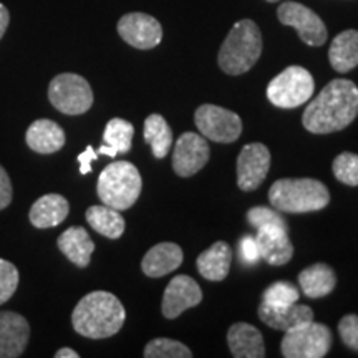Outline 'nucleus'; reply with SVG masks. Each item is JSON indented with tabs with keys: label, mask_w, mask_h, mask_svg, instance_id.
Instances as JSON below:
<instances>
[{
	"label": "nucleus",
	"mask_w": 358,
	"mask_h": 358,
	"mask_svg": "<svg viewBox=\"0 0 358 358\" xmlns=\"http://www.w3.org/2000/svg\"><path fill=\"white\" fill-rule=\"evenodd\" d=\"M358 115V87L350 80L327 83L303 111L302 123L313 134H329L347 128Z\"/></svg>",
	"instance_id": "nucleus-1"
},
{
	"label": "nucleus",
	"mask_w": 358,
	"mask_h": 358,
	"mask_svg": "<svg viewBox=\"0 0 358 358\" xmlns=\"http://www.w3.org/2000/svg\"><path fill=\"white\" fill-rule=\"evenodd\" d=\"M127 319L123 303L116 295L95 290L80 299L71 313L75 332L87 338H108L122 330Z\"/></svg>",
	"instance_id": "nucleus-2"
},
{
	"label": "nucleus",
	"mask_w": 358,
	"mask_h": 358,
	"mask_svg": "<svg viewBox=\"0 0 358 358\" xmlns=\"http://www.w3.org/2000/svg\"><path fill=\"white\" fill-rule=\"evenodd\" d=\"M268 201L282 213H313L320 211L330 203V192L319 179L284 178L271 186Z\"/></svg>",
	"instance_id": "nucleus-3"
},
{
	"label": "nucleus",
	"mask_w": 358,
	"mask_h": 358,
	"mask_svg": "<svg viewBox=\"0 0 358 358\" xmlns=\"http://www.w3.org/2000/svg\"><path fill=\"white\" fill-rule=\"evenodd\" d=\"M262 53V35L256 22H236L219 50V66L227 75H243L256 65Z\"/></svg>",
	"instance_id": "nucleus-4"
},
{
	"label": "nucleus",
	"mask_w": 358,
	"mask_h": 358,
	"mask_svg": "<svg viewBox=\"0 0 358 358\" xmlns=\"http://www.w3.org/2000/svg\"><path fill=\"white\" fill-rule=\"evenodd\" d=\"M141 174L129 161H116L103 169L98 178L96 192L103 204L124 211L140 198Z\"/></svg>",
	"instance_id": "nucleus-5"
},
{
	"label": "nucleus",
	"mask_w": 358,
	"mask_h": 358,
	"mask_svg": "<svg viewBox=\"0 0 358 358\" xmlns=\"http://www.w3.org/2000/svg\"><path fill=\"white\" fill-rule=\"evenodd\" d=\"M280 353L285 358H322L332 347V332L324 324L306 322L284 332Z\"/></svg>",
	"instance_id": "nucleus-6"
},
{
	"label": "nucleus",
	"mask_w": 358,
	"mask_h": 358,
	"mask_svg": "<svg viewBox=\"0 0 358 358\" xmlns=\"http://www.w3.org/2000/svg\"><path fill=\"white\" fill-rule=\"evenodd\" d=\"M313 88H315V83L308 70L292 65L268 83L267 98L272 105L279 108H297L310 100Z\"/></svg>",
	"instance_id": "nucleus-7"
},
{
	"label": "nucleus",
	"mask_w": 358,
	"mask_h": 358,
	"mask_svg": "<svg viewBox=\"0 0 358 358\" xmlns=\"http://www.w3.org/2000/svg\"><path fill=\"white\" fill-rule=\"evenodd\" d=\"M48 100L60 113L83 115L93 105V90L77 73H60L50 82Z\"/></svg>",
	"instance_id": "nucleus-8"
},
{
	"label": "nucleus",
	"mask_w": 358,
	"mask_h": 358,
	"mask_svg": "<svg viewBox=\"0 0 358 358\" xmlns=\"http://www.w3.org/2000/svg\"><path fill=\"white\" fill-rule=\"evenodd\" d=\"M194 123L204 138L216 143H234L243 133L239 115L217 105L199 106L194 113Z\"/></svg>",
	"instance_id": "nucleus-9"
},
{
	"label": "nucleus",
	"mask_w": 358,
	"mask_h": 358,
	"mask_svg": "<svg viewBox=\"0 0 358 358\" xmlns=\"http://www.w3.org/2000/svg\"><path fill=\"white\" fill-rule=\"evenodd\" d=\"M277 17L284 25L294 27L303 43L320 47L327 42V27L319 15L299 2L280 3Z\"/></svg>",
	"instance_id": "nucleus-10"
},
{
	"label": "nucleus",
	"mask_w": 358,
	"mask_h": 358,
	"mask_svg": "<svg viewBox=\"0 0 358 358\" xmlns=\"http://www.w3.org/2000/svg\"><path fill=\"white\" fill-rule=\"evenodd\" d=\"M271 168V153L262 143H249L237 158V186L249 192L257 189Z\"/></svg>",
	"instance_id": "nucleus-11"
},
{
	"label": "nucleus",
	"mask_w": 358,
	"mask_h": 358,
	"mask_svg": "<svg viewBox=\"0 0 358 358\" xmlns=\"http://www.w3.org/2000/svg\"><path fill=\"white\" fill-rule=\"evenodd\" d=\"M118 34L128 45L140 50L158 47L163 40V29L159 22L155 17L141 12L123 15L118 22Z\"/></svg>",
	"instance_id": "nucleus-12"
},
{
	"label": "nucleus",
	"mask_w": 358,
	"mask_h": 358,
	"mask_svg": "<svg viewBox=\"0 0 358 358\" xmlns=\"http://www.w3.org/2000/svg\"><path fill=\"white\" fill-rule=\"evenodd\" d=\"M209 145L204 136L196 133H182L173 151V169L178 176L189 178L201 171L209 161Z\"/></svg>",
	"instance_id": "nucleus-13"
},
{
	"label": "nucleus",
	"mask_w": 358,
	"mask_h": 358,
	"mask_svg": "<svg viewBox=\"0 0 358 358\" xmlns=\"http://www.w3.org/2000/svg\"><path fill=\"white\" fill-rule=\"evenodd\" d=\"M203 301V290L192 277L176 275L164 290L161 310L166 319L173 320L187 308L196 307Z\"/></svg>",
	"instance_id": "nucleus-14"
},
{
	"label": "nucleus",
	"mask_w": 358,
	"mask_h": 358,
	"mask_svg": "<svg viewBox=\"0 0 358 358\" xmlns=\"http://www.w3.org/2000/svg\"><path fill=\"white\" fill-rule=\"evenodd\" d=\"M30 325L24 315L12 310L0 312V358H17L25 352Z\"/></svg>",
	"instance_id": "nucleus-15"
},
{
	"label": "nucleus",
	"mask_w": 358,
	"mask_h": 358,
	"mask_svg": "<svg viewBox=\"0 0 358 358\" xmlns=\"http://www.w3.org/2000/svg\"><path fill=\"white\" fill-rule=\"evenodd\" d=\"M256 243L261 259L271 266H284L294 256V245L287 231L277 226H266L257 229Z\"/></svg>",
	"instance_id": "nucleus-16"
},
{
	"label": "nucleus",
	"mask_w": 358,
	"mask_h": 358,
	"mask_svg": "<svg viewBox=\"0 0 358 358\" xmlns=\"http://www.w3.org/2000/svg\"><path fill=\"white\" fill-rule=\"evenodd\" d=\"M259 319L271 329L287 332L294 327L313 320V312L310 307L301 303H285V306H271L262 302L259 306Z\"/></svg>",
	"instance_id": "nucleus-17"
},
{
	"label": "nucleus",
	"mask_w": 358,
	"mask_h": 358,
	"mask_svg": "<svg viewBox=\"0 0 358 358\" xmlns=\"http://www.w3.org/2000/svg\"><path fill=\"white\" fill-rule=\"evenodd\" d=\"M227 345L232 357L236 358H262L266 357L262 334L254 325L245 322H237L231 325L227 332Z\"/></svg>",
	"instance_id": "nucleus-18"
},
{
	"label": "nucleus",
	"mask_w": 358,
	"mask_h": 358,
	"mask_svg": "<svg viewBox=\"0 0 358 358\" xmlns=\"http://www.w3.org/2000/svg\"><path fill=\"white\" fill-rule=\"evenodd\" d=\"M27 145L35 153L52 155L64 148L66 138L62 127H58L52 120H37L30 124L25 133Z\"/></svg>",
	"instance_id": "nucleus-19"
},
{
	"label": "nucleus",
	"mask_w": 358,
	"mask_h": 358,
	"mask_svg": "<svg viewBox=\"0 0 358 358\" xmlns=\"http://www.w3.org/2000/svg\"><path fill=\"white\" fill-rule=\"evenodd\" d=\"M182 249L174 243H159L145 254L141 268L148 277H163L182 264Z\"/></svg>",
	"instance_id": "nucleus-20"
},
{
	"label": "nucleus",
	"mask_w": 358,
	"mask_h": 358,
	"mask_svg": "<svg viewBox=\"0 0 358 358\" xmlns=\"http://www.w3.org/2000/svg\"><path fill=\"white\" fill-rule=\"evenodd\" d=\"M69 213L70 204L66 198L60 194H45L30 208L29 219L37 229H48L64 222Z\"/></svg>",
	"instance_id": "nucleus-21"
},
{
	"label": "nucleus",
	"mask_w": 358,
	"mask_h": 358,
	"mask_svg": "<svg viewBox=\"0 0 358 358\" xmlns=\"http://www.w3.org/2000/svg\"><path fill=\"white\" fill-rule=\"evenodd\" d=\"M57 245L62 250V254L80 268L88 266L90 261H92L93 250H95L92 237L80 226H71L62 232V236L57 241Z\"/></svg>",
	"instance_id": "nucleus-22"
},
{
	"label": "nucleus",
	"mask_w": 358,
	"mask_h": 358,
	"mask_svg": "<svg viewBox=\"0 0 358 358\" xmlns=\"http://www.w3.org/2000/svg\"><path fill=\"white\" fill-rule=\"evenodd\" d=\"M232 261V250L222 241L214 243L198 257V271L204 279L211 282H221L229 274Z\"/></svg>",
	"instance_id": "nucleus-23"
},
{
	"label": "nucleus",
	"mask_w": 358,
	"mask_h": 358,
	"mask_svg": "<svg viewBox=\"0 0 358 358\" xmlns=\"http://www.w3.org/2000/svg\"><path fill=\"white\" fill-rule=\"evenodd\" d=\"M299 284L302 292L310 299H322L329 295L337 285V275L334 268L327 264H313V266L303 268L299 274Z\"/></svg>",
	"instance_id": "nucleus-24"
},
{
	"label": "nucleus",
	"mask_w": 358,
	"mask_h": 358,
	"mask_svg": "<svg viewBox=\"0 0 358 358\" xmlns=\"http://www.w3.org/2000/svg\"><path fill=\"white\" fill-rule=\"evenodd\" d=\"M329 60L338 73H347L358 66V30H345L334 38Z\"/></svg>",
	"instance_id": "nucleus-25"
},
{
	"label": "nucleus",
	"mask_w": 358,
	"mask_h": 358,
	"mask_svg": "<svg viewBox=\"0 0 358 358\" xmlns=\"http://www.w3.org/2000/svg\"><path fill=\"white\" fill-rule=\"evenodd\" d=\"M134 128L123 118H113L106 123L103 131V145L98 148V155L115 158L118 153H128L131 150Z\"/></svg>",
	"instance_id": "nucleus-26"
},
{
	"label": "nucleus",
	"mask_w": 358,
	"mask_h": 358,
	"mask_svg": "<svg viewBox=\"0 0 358 358\" xmlns=\"http://www.w3.org/2000/svg\"><path fill=\"white\" fill-rule=\"evenodd\" d=\"M87 221L90 226L95 229L98 234L110 237V239H118L124 232V219L118 209L110 208V206H92L87 209Z\"/></svg>",
	"instance_id": "nucleus-27"
},
{
	"label": "nucleus",
	"mask_w": 358,
	"mask_h": 358,
	"mask_svg": "<svg viewBox=\"0 0 358 358\" xmlns=\"http://www.w3.org/2000/svg\"><path fill=\"white\" fill-rule=\"evenodd\" d=\"M145 140L153 150L155 158H164L173 145V131L166 120L161 115H150L145 120Z\"/></svg>",
	"instance_id": "nucleus-28"
},
{
	"label": "nucleus",
	"mask_w": 358,
	"mask_h": 358,
	"mask_svg": "<svg viewBox=\"0 0 358 358\" xmlns=\"http://www.w3.org/2000/svg\"><path fill=\"white\" fill-rule=\"evenodd\" d=\"M146 358H191L192 352L185 343L171 338H155L145 347Z\"/></svg>",
	"instance_id": "nucleus-29"
},
{
	"label": "nucleus",
	"mask_w": 358,
	"mask_h": 358,
	"mask_svg": "<svg viewBox=\"0 0 358 358\" xmlns=\"http://www.w3.org/2000/svg\"><path fill=\"white\" fill-rule=\"evenodd\" d=\"M299 289L287 280L274 282L264 290L262 302L271 306H285V303H295L299 301Z\"/></svg>",
	"instance_id": "nucleus-30"
},
{
	"label": "nucleus",
	"mask_w": 358,
	"mask_h": 358,
	"mask_svg": "<svg viewBox=\"0 0 358 358\" xmlns=\"http://www.w3.org/2000/svg\"><path fill=\"white\" fill-rule=\"evenodd\" d=\"M334 174L347 186H358V155L340 153L334 159Z\"/></svg>",
	"instance_id": "nucleus-31"
},
{
	"label": "nucleus",
	"mask_w": 358,
	"mask_h": 358,
	"mask_svg": "<svg viewBox=\"0 0 358 358\" xmlns=\"http://www.w3.org/2000/svg\"><path fill=\"white\" fill-rule=\"evenodd\" d=\"M248 221L250 226L256 227V229H261V227H266V226H277V227H282V229L289 231L287 222L284 221V217H282L277 211H274V209L264 208V206H256V208L249 209Z\"/></svg>",
	"instance_id": "nucleus-32"
},
{
	"label": "nucleus",
	"mask_w": 358,
	"mask_h": 358,
	"mask_svg": "<svg viewBox=\"0 0 358 358\" xmlns=\"http://www.w3.org/2000/svg\"><path fill=\"white\" fill-rule=\"evenodd\" d=\"M19 287V271L12 262L0 259V306L6 303Z\"/></svg>",
	"instance_id": "nucleus-33"
},
{
	"label": "nucleus",
	"mask_w": 358,
	"mask_h": 358,
	"mask_svg": "<svg viewBox=\"0 0 358 358\" xmlns=\"http://www.w3.org/2000/svg\"><path fill=\"white\" fill-rule=\"evenodd\" d=\"M338 334L348 348L358 352V315H345L338 324Z\"/></svg>",
	"instance_id": "nucleus-34"
},
{
	"label": "nucleus",
	"mask_w": 358,
	"mask_h": 358,
	"mask_svg": "<svg viewBox=\"0 0 358 358\" xmlns=\"http://www.w3.org/2000/svg\"><path fill=\"white\" fill-rule=\"evenodd\" d=\"M241 259L245 264H256L259 259H261V254H259V248L256 243V237L245 236L241 239Z\"/></svg>",
	"instance_id": "nucleus-35"
},
{
	"label": "nucleus",
	"mask_w": 358,
	"mask_h": 358,
	"mask_svg": "<svg viewBox=\"0 0 358 358\" xmlns=\"http://www.w3.org/2000/svg\"><path fill=\"white\" fill-rule=\"evenodd\" d=\"M12 196L13 189L10 178H8V173L3 169V166H0V211L10 206Z\"/></svg>",
	"instance_id": "nucleus-36"
},
{
	"label": "nucleus",
	"mask_w": 358,
	"mask_h": 358,
	"mask_svg": "<svg viewBox=\"0 0 358 358\" xmlns=\"http://www.w3.org/2000/svg\"><path fill=\"white\" fill-rule=\"evenodd\" d=\"M98 159V153H95L93 146H87V150L83 153L78 155V163H80V173L88 174L92 171V163Z\"/></svg>",
	"instance_id": "nucleus-37"
},
{
	"label": "nucleus",
	"mask_w": 358,
	"mask_h": 358,
	"mask_svg": "<svg viewBox=\"0 0 358 358\" xmlns=\"http://www.w3.org/2000/svg\"><path fill=\"white\" fill-rule=\"evenodd\" d=\"M8 22H10V13H8L7 7L3 6V3H0V38H2L3 34H6Z\"/></svg>",
	"instance_id": "nucleus-38"
},
{
	"label": "nucleus",
	"mask_w": 358,
	"mask_h": 358,
	"mask_svg": "<svg viewBox=\"0 0 358 358\" xmlns=\"http://www.w3.org/2000/svg\"><path fill=\"white\" fill-rule=\"evenodd\" d=\"M80 355L75 350H71V348H60L55 353V358H78Z\"/></svg>",
	"instance_id": "nucleus-39"
},
{
	"label": "nucleus",
	"mask_w": 358,
	"mask_h": 358,
	"mask_svg": "<svg viewBox=\"0 0 358 358\" xmlns=\"http://www.w3.org/2000/svg\"><path fill=\"white\" fill-rule=\"evenodd\" d=\"M267 2H279V0H267Z\"/></svg>",
	"instance_id": "nucleus-40"
}]
</instances>
